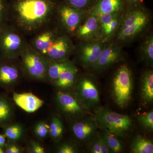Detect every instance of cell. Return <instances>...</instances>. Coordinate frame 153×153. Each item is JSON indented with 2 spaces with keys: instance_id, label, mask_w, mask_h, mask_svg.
<instances>
[{
  "instance_id": "cell-1",
  "label": "cell",
  "mask_w": 153,
  "mask_h": 153,
  "mask_svg": "<svg viewBox=\"0 0 153 153\" xmlns=\"http://www.w3.org/2000/svg\"><path fill=\"white\" fill-rule=\"evenodd\" d=\"M57 0H9L8 23L25 36L51 27L56 17Z\"/></svg>"
},
{
  "instance_id": "cell-2",
  "label": "cell",
  "mask_w": 153,
  "mask_h": 153,
  "mask_svg": "<svg viewBox=\"0 0 153 153\" xmlns=\"http://www.w3.org/2000/svg\"><path fill=\"white\" fill-rule=\"evenodd\" d=\"M94 117L99 127L117 137H125L133 126L132 120L129 116L114 112L107 108H97Z\"/></svg>"
},
{
  "instance_id": "cell-3",
  "label": "cell",
  "mask_w": 153,
  "mask_h": 153,
  "mask_svg": "<svg viewBox=\"0 0 153 153\" xmlns=\"http://www.w3.org/2000/svg\"><path fill=\"white\" fill-rule=\"evenodd\" d=\"M130 8L120 21L117 37L120 41L134 38L146 27L149 22V15L141 5Z\"/></svg>"
},
{
  "instance_id": "cell-4",
  "label": "cell",
  "mask_w": 153,
  "mask_h": 153,
  "mask_svg": "<svg viewBox=\"0 0 153 153\" xmlns=\"http://www.w3.org/2000/svg\"><path fill=\"white\" fill-rule=\"evenodd\" d=\"M28 44L26 36L9 23L0 30V58H19Z\"/></svg>"
},
{
  "instance_id": "cell-5",
  "label": "cell",
  "mask_w": 153,
  "mask_h": 153,
  "mask_svg": "<svg viewBox=\"0 0 153 153\" xmlns=\"http://www.w3.org/2000/svg\"><path fill=\"white\" fill-rule=\"evenodd\" d=\"M133 78L130 68L125 64L121 65L112 79V96L116 104L121 108L128 106L131 100Z\"/></svg>"
},
{
  "instance_id": "cell-6",
  "label": "cell",
  "mask_w": 153,
  "mask_h": 153,
  "mask_svg": "<svg viewBox=\"0 0 153 153\" xmlns=\"http://www.w3.org/2000/svg\"><path fill=\"white\" fill-rule=\"evenodd\" d=\"M21 58L23 73L30 78L41 80L47 77L49 61L43 55L35 51L28 44L22 52Z\"/></svg>"
},
{
  "instance_id": "cell-7",
  "label": "cell",
  "mask_w": 153,
  "mask_h": 153,
  "mask_svg": "<svg viewBox=\"0 0 153 153\" xmlns=\"http://www.w3.org/2000/svg\"><path fill=\"white\" fill-rule=\"evenodd\" d=\"M74 95L88 110L97 106L100 102L97 86L90 77L83 76L75 82Z\"/></svg>"
},
{
  "instance_id": "cell-8",
  "label": "cell",
  "mask_w": 153,
  "mask_h": 153,
  "mask_svg": "<svg viewBox=\"0 0 153 153\" xmlns=\"http://www.w3.org/2000/svg\"><path fill=\"white\" fill-rule=\"evenodd\" d=\"M85 13L86 11L75 8L62 2L57 7L56 17L63 30L69 35L74 36Z\"/></svg>"
},
{
  "instance_id": "cell-9",
  "label": "cell",
  "mask_w": 153,
  "mask_h": 153,
  "mask_svg": "<svg viewBox=\"0 0 153 153\" xmlns=\"http://www.w3.org/2000/svg\"><path fill=\"white\" fill-rule=\"evenodd\" d=\"M17 59L0 58V86L7 88L17 83L23 74Z\"/></svg>"
},
{
  "instance_id": "cell-10",
  "label": "cell",
  "mask_w": 153,
  "mask_h": 153,
  "mask_svg": "<svg viewBox=\"0 0 153 153\" xmlns=\"http://www.w3.org/2000/svg\"><path fill=\"white\" fill-rule=\"evenodd\" d=\"M98 127L94 117H86L74 122L71 126V131L76 140L89 144L97 137Z\"/></svg>"
},
{
  "instance_id": "cell-11",
  "label": "cell",
  "mask_w": 153,
  "mask_h": 153,
  "mask_svg": "<svg viewBox=\"0 0 153 153\" xmlns=\"http://www.w3.org/2000/svg\"><path fill=\"white\" fill-rule=\"evenodd\" d=\"M74 49V45L69 36L60 35L44 57L50 61L68 60Z\"/></svg>"
},
{
  "instance_id": "cell-12",
  "label": "cell",
  "mask_w": 153,
  "mask_h": 153,
  "mask_svg": "<svg viewBox=\"0 0 153 153\" xmlns=\"http://www.w3.org/2000/svg\"><path fill=\"white\" fill-rule=\"evenodd\" d=\"M56 97L59 108L67 115L78 117L87 112L88 110L80 103L74 94L65 91H59L57 92Z\"/></svg>"
},
{
  "instance_id": "cell-13",
  "label": "cell",
  "mask_w": 153,
  "mask_h": 153,
  "mask_svg": "<svg viewBox=\"0 0 153 153\" xmlns=\"http://www.w3.org/2000/svg\"><path fill=\"white\" fill-rule=\"evenodd\" d=\"M121 56V50L116 44L111 43L108 46H105L98 60L91 66V68L97 72L104 71L118 62Z\"/></svg>"
},
{
  "instance_id": "cell-14",
  "label": "cell",
  "mask_w": 153,
  "mask_h": 153,
  "mask_svg": "<svg viewBox=\"0 0 153 153\" xmlns=\"http://www.w3.org/2000/svg\"><path fill=\"white\" fill-rule=\"evenodd\" d=\"M59 35L57 30L49 27L34 35L29 44L35 51L44 56Z\"/></svg>"
},
{
  "instance_id": "cell-15",
  "label": "cell",
  "mask_w": 153,
  "mask_h": 153,
  "mask_svg": "<svg viewBox=\"0 0 153 153\" xmlns=\"http://www.w3.org/2000/svg\"><path fill=\"white\" fill-rule=\"evenodd\" d=\"M104 42L100 40L87 41L79 49V59L85 67H91L98 60L104 48Z\"/></svg>"
},
{
  "instance_id": "cell-16",
  "label": "cell",
  "mask_w": 153,
  "mask_h": 153,
  "mask_svg": "<svg viewBox=\"0 0 153 153\" xmlns=\"http://www.w3.org/2000/svg\"><path fill=\"white\" fill-rule=\"evenodd\" d=\"M100 34V25L98 17L89 14L87 19L76 30L75 36L79 40L85 41L99 40Z\"/></svg>"
},
{
  "instance_id": "cell-17",
  "label": "cell",
  "mask_w": 153,
  "mask_h": 153,
  "mask_svg": "<svg viewBox=\"0 0 153 153\" xmlns=\"http://www.w3.org/2000/svg\"><path fill=\"white\" fill-rule=\"evenodd\" d=\"M127 5L125 0H97L89 14L96 16L104 14L120 13Z\"/></svg>"
},
{
  "instance_id": "cell-18",
  "label": "cell",
  "mask_w": 153,
  "mask_h": 153,
  "mask_svg": "<svg viewBox=\"0 0 153 153\" xmlns=\"http://www.w3.org/2000/svg\"><path fill=\"white\" fill-rule=\"evenodd\" d=\"M13 100L18 106L28 113L35 112L44 103L42 100L30 92L14 93Z\"/></svg>"
},
{
  "instance_id": "cell-19",
  "label": "cell",
  "mask_w": 153,
  "mask_h": 153,
  "mask_svg": "<svg viewBox=\"0 0 153 153\" xmlns=\"http://www.w3.org/2000/svg\"><path fill=\"white\" fill-rule=\"evenodd\" d=\"M140 97L144 106H148L153 101V72L148 70L145 71L141 78Z\"/></svg>"
},
{
  "instance_id": "cell-20",
  "label": "cell",
  "mask_w": 153,
  "mask_h": 153,
  "mask_svg": "<svg viewBox=\"0 0 153 153\" xmlns=\"http://www.w3.org/2000/svg\"><path fill=\"white\" fill-rule=\"evenodd\" d=\"M77 73V68L74 65L63 71L53 82L56 87L60 90H69L74 87Z\"/></svg>"
},
{
  "instance_id": "cell-21",
  "label": "cell",
  "mask_w": 153,
  "mask_h": 153,
  "mask_svg": "<svg viewBox=\"0 0 153 153\" xmlns=\"http://www.w3.org/2000/svg\"><path fill=\"white\" fill-rule=\"evenodd\" d=\"M13 115V103L7 97L0 94V128L10 124Z\"/></svg>"
},
{
  "instance_id": "cell-22",
  "label": "cell",
  "mask_w": 153,
  "mask_h": 153,
  "mask_svg": "<svg viewBox=\"0 0 153 153\" xmlns=\"http://www.w3.org/2000/svg\"><path fill=\"white\" fill-rule=\"evenodd\" d=\"M74 65V63L68 59L60 61H49L47 77L54 82L63 71Z\"/></svg>"
},
{
  "instance_id": "cell-23",
  "label": "cell",
  "mask_w": 153,
  "mask_h": 153,
  "mask_svg": "<svg viewBox=\"0 0 153 153\" xmlns=\"http://www.w3.org/2000/svg\"><path fill=\"white\" fill-rule=\"evenodd\" d=\"M131 149L134 153H152L153 143L150 140L137 135L132 141Z\"/></svg>"
},
{
  "instance_id": "cell-24",
  "label": "cell",
  "mask_w": 153,
  "mask_h": 153,
  "mask_svg": "<svg viewBox=\"0 0 153 153\" xmlns=\"http://www.w3.org/2000/svg\"><path fill=\"white\" fill-rule=\"evenodd\" d=\"M118 15L110 23L100 27V34L99 40L105 42L107 41L116 32L120 25L121 19Z\"/></svg>"
},
{
  "instance_id": "cell-25",
  "label": "cell",
  "mask_w": 153,
  "mask_h": 153,
  "mask_svg": "<svg viewBox=\"0 0 153 153\" xmlns=\"http://www.w3.org/2000/svg\"><path fill=\"white\" fill-rule=\"evenodd\" d=\"M140 53L143 59L149 65L153 62V36L150 34L143 42L140 47Z\"/></svg>"
},
{
  "instance_id": "cell-26",
  "label": "cell",
  "mask_w": 153,
  "mask_h": 153,
  "mask_svg": "<svg viewBox=\"0 0 153 153\" xmlns=\"http://www.w3.org/2000/svg\"><path fill=\"white\" fill-rule=\"evenodd\" d=\"M102 131V135L105 140L111 152L114 153H119L123 150V146L117 137L110 133L104 129Z\"/></svg>"
},
{
  "instance_id": "cell-27",
  "label": "cell",
  "mask_w": 153,
  "mask_h": 153,
  "mask_svg": "<svg viewBox=\"0 0 153 153\" xmlns=\"http://www.w3.org/2000/svg\"><path fill=\"white\" fill-rule=\"evenodd\" d=\"M63 133V126L62 121L57 117H53L49 125L50 136L54 140H58L62 137Z\"/></svg>"
},
{
  "instance_id": "cell-28",
  "label": "cell",
  "mask_w": 153,
  "mask_h": 153,
  "mask_svg": "<svg viewBox=\"0 0 153 153\" xmlns=\"http://www.w3.org/2000/svg\"><path fill=\"white\" fill-rule=\"evenodd\" d=\"M4 128V134L11 141L18 140L21 138L23 134V129L18 124H9Z\"/></svg>"
},
{
  "instance_id": "cell-29",
  "label": "cell",
  "mask_w": 153,
  "mask_h": 153,
  "mask_svg": "<svg viewBox=\"0 0 153 153\" xmlns=\"http://www.w3.org/2000/svg\"><path fill=\"white\" fill-rule=\"evenodd\" d=\"M97 0H63V2L75 8L86 11L91 10Z\"/></svg>"
},
{
  "instance_id": "cell-30",
  "label": "cell",
  "mask_w": 153,
  "mask_h": 153,
  "mask_svg": "<svg viewBox=\"0 0 153 153\" xmlns=\"http://www.w3.org/2000/svg\"><path fill=\"white\" fill-rule=\"evenodd\" d=\"M139 122L144 128L153 131V111L151 110L149 112L143 113L137 115V116Z\"/></svg>"
},
{
  "instance_id": "cell-31",
  "label": "cell",
  "mask_w": 153,
  "mask_h": 153,
  "mask_svg": "<svg viewBox=\"0 0 153 153\" xmlns=\"http://www.w3.org/2000/svg\"><path fill=\"white\" fill-rule=\"evenodd\" d=\"M8 1L0 0V30L8 23Z\"/></svg>"
},
{
  "instance_id": "cell-32",
  "label": "cell",
  "mask_w": 153,
  "mask_h": 153,
  "mask_svg": "<svg viewBox=\"0 0 153 153\" xmlns=\"http://www.w3.org/2000/svg\"><path fill=\"white\" fill-rule=\"evenodd\" d=\"M49 125L45 122H41L35 127V132L36 135L43 139L47 137L49 133Z\"/></svg>"
},
{
  "instance_id": "cell-33",
  "label": "cell",
  "mask_w": 153,
  "mask_h": 153,
  "mask_svg": "<svg viewBox=\"0 0 153 153\" xmlns=\"http://www.w3.org/2000/svg\"><path fill=\"white\" fill-rule=\"evenodd\" d=\"M76 149L73 145L68 143L63 144L57 149L58 153H76Z\"/></svg>"
},
{
  "instance_id": "cell-34",
  "label": "cell",
  "mask_w": 153,
  "mask_h": 153,
  "mask_svg": "<svg viewBox=\"0 0 153 153\" xmlns=\"http://www.w3.org/2000/svg\"><path fill=\"white\" fill-rule=\"evenodd\" d=\"M28 152L30 153H44L45 151L44 148L36 142L32 141L30 143Z\"/></svg>"
},
{
  "instance_id": "cell-35",
  "label": "cell",
  "mask_w": 153,
  "mask_h": 153,
  "mask_svg": "<svg viewBox=\"0 0 153 153\" xmlns=\"http://www.w3.org/2000/svg\"><path fill=\"white\" fill-rule=\"evenodd\" d=\"M89 149L91 152L93 153H102L101 147L99 143L97 137L95 139L89 143Z\"/></svg>"
},
{
  "instance_id": "cell-36",
  "label": "cell",
  "mask_w": 153,
  "mask_h": 153,
  "mask_svg": "<svg viewBox=\"0 0 153 153\" xmlns=\"http://www.w3.org/2000/svg\"><path fill=\"white\" fill-rule=\"evenodd\" d=\"M97 140L100 147H101L102 151V153H108L110 152V150L107 144L104 139V137L102 136V135L100 134L97 133Z\"/></svg>"
},
{
  "instance_id": "cell-37",
  "label": "cell",
  "mask_w": 153,
  "mask_h": 153,
  "mask_svg": "<svg viewBox=\"0 0 153 153\" xmlns=\"http://www.w3.org/2000/svg\"><path fill=\"white\" fill-rule=\"evenodd\" d=\"M4 153H20L22 152V148L14 144L10 143L5 146Z\"/></svg>"
},
{
  "instance_id": "cell-38",
  "label": "cell",
  "mask_w": 153,
  "mask_h": 153,
  "mask_svg": "<svg viewBox=\"0 0 153 153\" xmlns=\"http://www.w3.org/2000/svg\"><path fill=\"white\" fill-rule=\"evenodd\" d=\"M128 5L130 7L141 5L143 0H125Z\"/></svg>"
},
{
  "instance_id": "cell-39",
  "label": "cell",
  "mask_w": 153,
  "mask_h": 153,
  "mask_svg": "<svg viewBox=\"0 0 153 153\" xmlns=\"http://www.w3.org/2000/svg\"><path fill=\"white\" fill-rule=\"evenodd\" d=\"M6 137L4 135L0 134V147L4 148L6 144Z\"/></svg>"
},
{
  "instance_id": "cell-40",
  "label": "cell",
  "mask_w": 153,
  "mask_h": 153,
  "mask_svg": "<svg viewBox=\"0 0 153 153\" xmlns=\"http://www.w3.org/2000/svg\"><path fill=\"white\" fill-rule=\"evenodd\" d=\"M4 153V150L3 148L0 147V153Z\"/></svg>"
}]
</instances>
